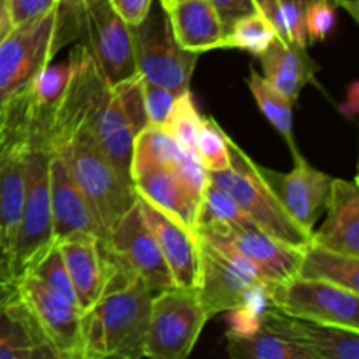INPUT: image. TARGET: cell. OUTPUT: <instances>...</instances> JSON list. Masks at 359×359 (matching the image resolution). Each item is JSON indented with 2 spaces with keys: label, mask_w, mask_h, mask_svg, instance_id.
<instances>
[{
  "label": "cell",
  "mask_w": 359,
  "mask_h": 359,
  "mask_svg": "<svg viewBox=\"0 0 359 359\" xmlns=\"http://www.w3.org/2000/svg\"><path fill=\"white\" fill-rule=\"evenodd\" d=\"M49 200L55 244L76 233H91L107 241V235L77 186L65 156L60 153L49 154Z\"/></svg>",
  "instance_id": "obj_17"
},
{
  "label": "cell",
  "mask_w": 359,
  "mask_h": 359,
  "mask_svg": "<svg viewBox=\"0 0 359 359\" xmlns=\"http://www.w3.org/2000/svg\"><path fill=\"white\" fill-rule=\"evenodd\" d=\"M6 4L13 25H20L23 21L48 13L49 9L58 6L60 0H6Z\"/></svg>",
  "instance_id": "obj_37"
},
{
  "label": "cell",
  "mask_w": 359,
  "mask_h": 359,
  "mask_svg": "<svg viewBox=\"0 0 359 359\" xmlns=\"http://www.w3.org/2000/svg\"><path fill=\"white\" fill-rule=\"evenodd\" d=\"M255 2L256 6H258L259 13H262L263 16L269 18V20L272 21L273 27H276L277 18H279V2H277V0H255Z\"/></svg>",
  "instance_id": "obj_40"
},
{
  "label": "cell",
  "mask_w": 359,
  "mask_h": 359,
  "mask_svg": "<svg viewBox=\"0 0 359 359\" xmlns=\"http://www.w3.org/2000/svg\"><path fill=\"white\" fill-rule=\"evenodd\" d=\"M297 276L304 279L325 280L359 293V258L311 244L302 249Z\"/></svg>",
  "instance_id": "obj_27"
},
{
  "label": "cell",
  "mask_w": 359,
  "mask_h": 359,
  "mask_svg": "<svg viewBox=\"0 0 359 359\" xmlns=\"http://www.w3.org/2000/svg\"><path fill=\"white\" fill-rule=\"evenodd\" d=\"M304 14L309 44L325 41L335 27V6L332 0H312L305 6Z\"/></svg>",
  "instance_id": "obj_35"
},
{
  "label": "cell",
  "mask_w": 359,
  "mask_h": 359,
  "mask_svg": "<svg viewBox=\"0 0 359 359\" xmlns=\"http://www.w3.org/2000/svg\"><path fill=\"white\" fill-rule=\"evenodd\" d=\"M28 133L0 151V265L9 266L27 188Z\"/></svg>",
  "instance_id": "obj_20"
},
{
  "label": "cell",
  "mask_w": 359,
  "mask_h": 359,
  "mask_svg": "<svg viewBox=\"0 0 359 359\" xmlns=\"http://www.w3.org/2000/svg\"><path fill=\"white\" fill-rule=\"evenodd\" d=\"M248 86L251 90L252 97H255L256 104H258L259 111L263 112V116L286 139L293 156L300 153L297 147V142H294L293 132L294 102L290 100L284 93H280L279 90H276L255 67H251V70H249Z\"/></svg>",
  "instance_id": "obj_29"
},
{
  "label": "cell",
  "mask_w": 359,
  "mask_h": 359,
  "mask_svg": "<svg viewBox=\"0 0 359 359\" xmlns=\"http://www.w3.org/2000/svg\"><path fill=\"white\" fill-rule=\"evenodd\" d=\"M0 359H58L20 294L0 305Z\"/></svg>",
  "instance_id": "obj_23"
},
{
  "label": "cell",
  "mask_w": 359,
  "mask_h": 359,
  "mask_svg": "<svg viewBox=\"0 0 359 359\" xmlns=\"http://www.w3.org/2000/svg\"><path fill=\"white\" fill-rule=\"evenodd\" d=\"M107 248L139 276L153 293L175 286L156 238L144 219L139 202L109 231Z\"/></svg>",
  "instance_id": "obj_13"
},
{
  "label": "cell",
  "mask_w": 359,
  "mask_h": 359,
  "mask_svg": "<svg viewBox=\"0 0 359 359\" xmlns=\"http://www.w3.org/2000/svg\"><path fill=\"white\" fill-rule=\"evenodd\" d=\"M265 298L270 307L290 318L359 332V293L346 287L293 276L266 283Z\"/></svg>",
  "instance_id": "obj_10"
},
{
  "label": "cell",
  "mask_w": 359,
  "mask_h": 359,
  "mask_svg": "<svg viewBox=\"0 0 359 359\" xmlns=\"http://www.w3.org/2000/svg\"><path fill=\"white\" fill-rule=\"evenodd\" d=\"M335 7H342L351 14L354 21L359 20V0H332Z\"/></svg>",
  "instance_id": "obj_42"
},
{
  "label": "cell",
  "mask_w": 359,
  "mask_h": 359,
  "mask_svg": "<svg viewBox=\"0 0 359 359\" xmlns=\"http://www.w3.org/2000/svg\"><path fill=\"white\" fill-rule=\"evenodd\" d=\"M18 294V279L13 276L9 266L0 265V305Z\"/></svg>",
  "instance_id": "obj_39"
},
{
  "label": "cell",
  "mask_w": 359,
  "mask_h": 359,
  "mask_svg": "<svg viewBox=\"0 0 359 359\" xmlns=\"http://www.w3.org/2000/svg\"><path fill=\"white\" fill-rule=\"evenodd\" d=\"M147 165H170L202 195L207 184V170L195 153L186 151L161 126H146L133 144L132 170Z\"/></svg>",
  "instance_id": "obj_24"
},
{
  "label": "cell",
  "mask_w": 359,
  "mask_h": 359,
  "mask_svg": "<svg viewBox=\"0 0 359 359\" xmlns=\"http://www.w3.org/2000/svg\"><path fill=\"white\" fill-rule=\"evenodd\" d=\"M165 13L175 41L186 51L202 55L226 48L224 28L209 0H181Z\"/></svg>",
  "instance_id": "obj_25"
},
{
  "label": "cell",
  "mask_w": 359,
  "mask_h": 359,
  "mask_svg": "<svg viewBox=\"0 0 359 359\" xmlns=\"http://www.w3.org/2000/svg\"><path fill=\"white\" fill-rule=\"evenodd\" d=\"M196 235L224 245L245 259L265 283H280L297 276L302 249L290 248L256 226L245 223H202Z\"/></svg>",
  "instance_id": "obj_12"
},
{
  "label": "cell",
  "mask_w": 359,
  "mask_h": 359,
  "mask_svg": "<svg viewBox=\"0 0 359 359\" xmlns=\"http://www.w3.org/2000/svg\"><path fill=\"white\" fill-rule=\"evenodd\" d=\"M200 126H202V116L193 102L191 91L186 90L175 100L174 107L161 128L167 130L186 151L196 154V137H198Z\"/></svg>",
  "instance_id": "obj_32"
},
{
  "label": "cell",
  "mask_w": 359,
  "mask_h": 359,
  "mask_svg": "<svg viewBox=\"0 0 359 359\" xmlns=\"http://www.w3.org/2000/svg\"><path fill=\"white\" fill-rule=\"evenodd\" d=\"M279 2V9L283 7H298V9H305L307 4H311L312 0H277Z\"/></svg>",
  "instance_id": "obj_43"
},
{
  "label": "cell",
  "mask_w": 359,
  "mask_h": 359,
  "mask_svg": "<svg viewBox=\"0 0 359 359\" xmlns=\"http://www.w3.org/2000/svg\"><path fill=\"white\" fill-rule=\"evenodd\" d=\"M53 242L51 200H49V151L28 137L27 188L20 228L11 255V272L21 277Z\"/></svg>",
  "instance_id": "obj_9"
},
{
  "label": "cell",
  "mask_w": 359,
  "mask_h": 359,
  "mask_svg": "<svg viewBox=\"0 0 359 359\" xmlns=\"http://www.w3.org/2000/svg\"><path fill=\"white\" fill-rule=\"evenodd\" d=\"M186 90H189V88H186ZM186 90L161 86V84L142 81V98L149 126H163L168 114H170L172 107H174L175 100Z\"/></svg>",
  "instance_id": "obj_34"
},
{
  "label": "cell",
  "mask_w": 359,
  "mask_h": 359,
  "mask_svg": "<svg viewBox=\"0 0 359 359\" xmlns=\"http://www.w3.org/2000/svg\"><path fill=\"white\" fill-rule=\"evenodd\" d=\"M228 356L233 359H316L291 340L276 335L259 323L245 333L226 335Z\"/></svg>",
  "instance_id": "obj_28"
},
{
  "label": "cell",
  "mask_w": 359,
  "mask_h": 359,
  "mask_svg": "<svg viewBox=\"0 0 359 359\" xmlns=\"http://www.w3.org/2000/svg\"><path fill=\"white\" fill-rule=\"evenodd\" d=\"M277 39H279V34H277L272 21L258 11V13L241 18L231 25L230 30L226 32V37H224V46L259 56Z\"/></svg>",
  "instance_id": "obj_30"
},
{
  "label": "cell",
  "mask_w": 359,
  "mask_h": 359,
  "mask_svg": "<svg viewBox=\"0 0 359 359\" xmlns=\"http://www.w3.org/2000/svg\"><path fill=\"white\" fill-rule=\"evenodd\" d=\"M137 202L142 210L144 219L156 238L158 248L163 255L175 286L196 290L200 273L198 235L186 230L182 224L158 210L139 195Z\"/></svg>",
  "instance_id": "obj_19"
},
{
  "label": "cell",
  "mask_w": 359,
  "mask_h": 359,
  "mask_svg": "<svg viewBox=\"0 0 359 359\" xmlns=\"http://www.w3.org/2000/svg\"><path fill=\"white\" fill-rule=\"evenodd\" d=\"M25 273H32V276H34L46 290L51 291L55 297L62 298V300L69 302V304L77 305L72 280H70L65 262H63V256L56 244L49 245V248L39 256L37 262H35ZM18 279H20V277H18ZM77 307H79V305H77Z\"/></svg>",
  "instance_id": "obj_31"
},
{
  "label": "cell",
  "mask_w": 359,
  "mask_h": 359,
  "mask_svg": "<svg viewBox=\"0 0 359 359\" xmlns=\"http://www.w3.org/2000/svg\"><path fill=\"white\" fill-rule=\"evenodd\" d=\"M259 323L276 335L304 347L316 359H359V332L290 318L266 305Z\"/></svg>",
  "instance_id": "obj_16"
},
{
  "label": "cell",
  "mask_w": 359,
  "mask_h": 359,
  "mask_svg": "<svg viewBox=\"0 0 359 359\" xmlns=\"http://www.w3.org/2000/svg\"><path fill=\"white\" fill-rule=\"evenodd\" d=\"M112 9L128 27H135L151 13L153 0H109Z\"/></svg>",
  "instance_id": "obj_38"
},
{
  "label": "cell",
  "mask_w": 359,
  "mask_h": 359,
  "mask_svg": "<svg viewBox=\"0 0 359 359\" xmlns=\"http://www.w3.org/2000/svg\"><path fill=\"white\" fill-rule=\"evenodd\" d=\"M226 139L228 135L214 118H202L196 137V156L207 172H219L230 167Z\"/></svg>",
  "instance_id": "obj_33"
},
{
  "label": "cell",
  "mask_w": 359,
  "mask_h": 359,
  "mask_svg": "<svg viewBox=\"0 0 359 359\" xmlns=\"http://www.w3.org/2000/svg\"><path fill=\"white\" fill-rule=\"evenodd\" d=\"M72 280L81 311L100 298L105 286V241L91 233H76L56 242Z\"/></svg>",
  "instance_id": "obj_22"
},
{
  "label": "cell",
  "mask_w": 359,
  "mask_h": 359,
  "mask_svg": "<svg viewBox=\"0 0 359 359\" xmlns=\"http://www.w3.org/2000/svg\"><path fill=\"white\" fill-rule=\"evenodd\" d=\"M293 158L294 167L287 174L262 168L287 212L294 217L300 226L312 233L316 219L325 209L326 196H328L333 177L312 167L300 153L294 154Z\"/></svg>",
  "instance_id": "obj_18"
},
{
  "label": "cell",
  "mask_w": 359,
  "mask_h": 359,
  "mask_svg": "<svg viewBox=\"0 0 359 359\" xmlns=\"http://www.w3.org/2000/svg\"><path fill=\"white\" fill-rule=\"evenodd\" d=\"M18 294L30 309L39 328L58 359H81L83 356V311L46 290L32 273L18 279Z\"/></svg>",
  "instance_id": "obj_14"
},
{
  "label": "cell",
  "mask_w": 359,
  "mask_h": 359,
  "mask_svg": "<svg viewBox=\"0 0 359 359\" xmlns=\"http://www.w3.org/2000/svg\"><path fill=\"white\" fill-rule=\"evenodd\" d=\"M230 167L219 172H207L212 184L219 186L235 200L242 212L270 237L294 249L311 244L312 233L294 221L263 174V168L251 160L228 137Z\"/></svg>",
  "instance_id": "obj_3"
},
{
  "label": "cell",
  "mask_w": 359,
  "mask_h": 359,
  "mask_svg": "<svg viewBox=\"0 0 359 359\" xmlns=\"http://www.w3.org/2000/svg\"><path fill=\"white\" fill-rule=\"evenodd\" d=\"M177 2H181V0H160V6L163 11H168L170 7H174Z\"/></svg>",
  "instance_id": "obj_44"
},
{
  "label": "cell",
  "mask_w": 359,
  "mask_h": 359,
  "mask_svg": "<svg viewBox=\"0 0 359 359\" xmlns=\"http://www.w3.org/2000/svg\"><path fill=\"white\" fill-rule=\"evenodd\" d=\"M14 28L13 20H11L9 9H7L6 0H0V42L11 34V30Z\"/></svg>",
  "instance_id": "obj_41"
},
{
  "label": "cell",
  "mask_w": 359,
  "mask_h": 359,
  "mask_svg": "<svg viewBox=\"0 0 359 359\" xmlns=\"http://www.w3.org/2000/svg\"><path fill=\"white\" fill-rule=\"evenodd\" d=\"M135 193L186 230L196 233L202 195L170 165H147L132 170Z\"/></svg>",
  "instance_id": "obj_15"
},
{
  "label": "cell",
  "mask_w": 359,
  "mask_h": 359,
  "mask_svg": "<svg viewBox=\"0 0 359 359\" xmlns=\"http://www.w3.org/2000/svg\"><path fill=\"white\" fill-rule=\"evenodd\" d=\"M325 209L326 217L318 230H312V242L359 258L358 179H332Z\"/></svg>",
  "instance_id": "obj_21"
},
{
  "label": "cell",
  "mask_w": 359,
  "mask_h": 359,
  "mask_svg": "<svg viewBox=\"0 0 359 359\" xmlns=\"http://www.w3.org/2000/svg\"><path fill=\"white\" fill-rule=\"evenodd\" d=\"M154 293L132 272L105 241V286L100 298L83 312L81 359L144 358Z\"/></svg>",
  "instance_id": "obj_1"
},
{
  "label": "cell",
  "mask_w": 359,
  "mask_h": 359,
  "mask_svg": "<svg viewBox=\"0 0 359 359\" xmlns=\"http://www.w3.org/2000/svg\"><path fill=\"white\" fill-rule=\"evenodd\" d=\"M70 37L62 0L48 13L14 25L0 42V123Z\"/></svg>",
  "instance_id": "obj_2"
},
{
  "label": "cell",
  "mask_w": 359,
  "mask_h": 359,
  "mask_svg": "<svg viewBox=\"0 0 359 359\" xmlns=\"http://www.w3.org/2000/svg\"><path fill=\"white\" fill-rule=\"evenodd\" d=\"M77 186L105 235L135 205L137 193L102 153L91 128H81L62 151Z\"/></svg>",
  "instance_id": "obj_5"
},
{
  "label": "cell",
  "mask_w": 359,
  "mask_h": 359,
  "mask_svg": "<svg viewBox=\"0 0 359 359\" xmlns=\"http://www.w3.org/2000/svg\"><path fill=\"white\" fill-rule=\"evenodd\" d=\"M209 4L216 11L221 25H223L224 37H226V32L230 30L235 21L252 13H258V6H256L255 0H209Z\"/></svg>",
  "instance_id": "obj_36"
},
{
  "label": "cell",
  "mask_w": 359,
  "mask_h": 359,
  "mask_svg": "<svg viewBox=\"0 0 359 359\" xmlns=\"http://www.w3.org/2000/svg\"><path fill=\"white\" fill-rule=\"evenodd\" d=\"M72 37H79L109 86L137 76L132 27L116 14L109 0H62Z\"/></svg>",
  "instance_id": "obj_4"
},
{
  "label": "cell",
  "mask_w": 359,
  "mask_h": 359,
  "mask_svg": "<svg viewBox=\"0 0 359 359\" xmlns=\"http://www.w3.org/2000/svg\"><path fill=\"white\" fill-rule=\"evenodd\" d=\"M262 62V76L276 90L297 102L302 90L314 83L319 65L304 46L277 39L265 53L258 56Z\"/></svg>",
  "instance_id": "obj_26"
},
{
  "label": "cell",
  "mask_w": 359,
  "mask_h": 359,
  "mask_svg": "<svg viewBox=\"0 0 359 359\" xmlns=\"http://www.w3.org/2000/svg\"><path fill=\"white\" fill-rule=\"evenodd\" d=\"M132 46L140 79L179 90L189 88L200 55L177 44L163 9L158 13L151 9L146 20L132 27Z\"/></svg>",
  "instance_id": "obj_11"
},
{
  "label": "cell",
  "mask_w": 359,
  "mask_h": 359,
  "mask_svg": "<svg viewBox=\"0 0 359 359\" xmlns=\"http://www.w3.org/2000/svg\"><path fill=\"white\" fill-rule=\"evenodd\" d=\"M209 319L196 290L174 286L154 293L144 358L186 359Z\"/></svg>",
  "instance_id": "obj_7"
},
{
  "label": "cell",
  "mask_w": 359,
  "mask_h": 359,
  "mask_svg": "<svg viewBox=\"0 0 359 359\" xmlns=\"http://www.w3.org/2000/svg\"><path fill=\"white\" fill-rule=\"evenodd\" d=\"M200 273L196 293L210 318L241 307H266L265 280L242 256L198 237Z\"/></svg>",
  "instance_id": "obj_6"
},
{
  "label": "cell",
  "mask_w": 359,
  "mask_h": 359,
  "mask_svg": "<svg viewBox=\"0 0 359 359\" xmlns=\"http://www.w3.org/2000/svg\"><path fill=\"white\" fill-rule=\"evenodd\" d=\"M146 126H149V121L139 74L116 86H109L91 123V133L102 153L128 182H132L133 144Z\"/></svg>",
  "instance_id": "obj_8"
}]
</instances>
